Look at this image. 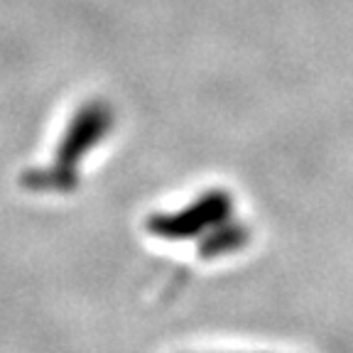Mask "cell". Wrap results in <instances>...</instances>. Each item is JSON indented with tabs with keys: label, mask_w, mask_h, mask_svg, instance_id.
I'll return each instance as SVG.
<instances>
[{
	"label": "cell",
	"mask_w": 353,
	"mask_h": 353,
	"mask_svg": "<svg viewBox=\"0 0 353 353\" xmlns=\"http://www.w3.org/2000/svg\"><path fill=\"white\" fill-rule=\"evenodd\" d=\"M110 128H113V110L105 101L94 99L83 103L72 116L59 145H57L54 165L50 170L28 174L25 182L34 189H59V192L74 187L77 184L74 170L81 165V160L96 145L103 143Z\"/></svg>",
	"instance_id": "cell-1"
},
{
	"label": "cell",
	"mask_w": 353,
	"mask_h": 353,
	"mask_svg": "<svg viewBox=\"0 0 353 353\" xmlns=\"http://www.w3.org/2000/svg\"><path fill=\"white\" fill-rule=\"evenodd\" d=\"M223 226V223H221ZM216 226V233L214 236H209V241H206V253H221L223 248H238L243 241H245V231H243L241 226L236 228H221Z\"/></svg>",
	"instance_id": "cell-3"
},
{
	"label": "cell",
	"mask_w": 353,
	"mask_h": 353,
	"mask_svg": "<svg viewBox=\"0 0 353 353\" xmlns=\"http://www.w3.org/2000/svg\"><path fill=\"white\" fill-rule=\"evenodd\" d=\"M233 201L226 192H209L176 214H162L150 219V231L162 238H194L209 228L221 226L231 216Z\"/></svg>",
	"instance_id": "cell-2"
}]
</instances>
